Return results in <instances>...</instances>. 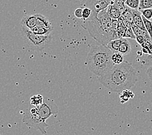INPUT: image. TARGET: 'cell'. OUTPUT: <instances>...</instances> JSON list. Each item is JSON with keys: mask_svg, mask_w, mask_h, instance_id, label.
I'll return each instance as SVG.
<instances>
[{"mask_svg": "<svg viewBox=\"0 0 152 135\" xmlns=\"http://www.w3.org/2000/svg\"><path fill=\"white\" fill-rule=\"evenodd\" d=\"M112 61L113 63L115 64H122L124 61V55L122 54L120 52H116V53H113L112 55Z\"/></svg>", "mask_w": 152, "mask_h": 135, "instance_id": "44dd1931", "label": "cell"}, {"mask_svg": "<svg viewBox=\"0 0 152 135\" xmlns=\"http://www.w3.org/2000/svg\"><path fill=\"white\" fill-rule=\"evenodd\" d=\"M122 16L123 18L129 22L131 25L133 23V12L132 9L126 7L125 10L122 12Z\"/></svg>", "mask_w": 152, "mask_h": 135, "instance_id": "ac0fdd59", "label": "cell"}, {"mask_svg": "<svg viewBox=\"0 0 152 135\" xmlns=\"http://www.w3.org/2000/svg\"><path fill=\"white\" fill-rule=\"evenodd\" d=\"M88 5L93 12L99 13L107 9L110 5L105 0H89Z\"/></svg>", "mask_w": 152, "mask_h": 135, "instance_id": "52a82bcc", "label": "cell"}, {"mask_svg": "<svg viewBox=\"0 0 152 135\" xmlns=\"http://www.w3.org/2000/svg\"><path fill=\"white\" fill-rule=\"evenodd\" d=\"M107 10L109 15L112 19L118 20L121 17V16H122V12H121L120 10L118 8H117L114 4L110 5L108 7V8L107 9Z\"/></svg>", "mask_w": 152, "mask_h": 135, "instance_id": "8fae6325", "label": "cell"}, {"mask_svg": "<svg viewBox=\"0 0 152 135\" xmlns=\"http://www.w3.org/2000/svg\"><path fill=\"white\" fill-rule=\"evenodd\" d=\"M134 94L133 92L131 91L130 89L124 90L123 91L119 93L120 103L122 104L127 102L131 99H133L134 98Z\"/></svg>", "mask_w": 152, "mask_h": 135, "instance_id": "7c38bea8", "label": "cell"}, {"mask_svg": "<svg viewBox=\"0 0 152 135\" xmlns=\"http://www.w3.org/2000/svg\"><path fill=\"white\" fill-rule=\"evenodd\" d=\"M122 42V38L120 39H116L110 40L109 42L107 44V47L110 50H111L113 53H116V52H118L119 47L120 46V44Z\"/></svg>", "mask_w": 152, "mask_h": 135, "instance_id": "5bb4252c", "label": "cell"}, {"mask_svg": "<svg viewBox=\"0 0 152 135\" xmlns=\"http://www.w3.org/2000/svg\"><path fill=\"white\" fill-rule=\"evenodd\" d=\"M83 9V7H79V8L75 9V12H74V15L76 18H83V15H82Z\"/></svg>", "mask_w": 152, "mask_h": 135, "instance_id": "83f0119b", "label": "cell"}, {"mask_svg": "<svg viewBox=\"0 0 152 135\" xmlns=\"http://www.w3.org/2000/svg\"><path fill=\"white\" fill-rule=\"evenodd\" d=\"M37 109L38 114L44 122H46V120L50 116L57 115L58 112V107L53 101L50 99L44 100L43 103L37 107Z\"/></svg>", "mask_w": 152, "mask_h": 135, "instance_id": "8992f818", "label": "cell"}, {"mask_svg": "<svg viewBox=\"0 0 152 135\" xmlns=\"http://www.w3.org/2000/svg\"><path fill=\"white\" fill-rule=\"evenodd\" d=\"M124 4L127 7L133 10H139L140 0H126Z\"/></svg>", "mask_w": 152, "mask_h": 135, "instance_id": "ffe728a7", "label": "cell"}, {"mask_svg": "<svg viewBox=\"0 0 152 135\" xmlns=\"http://www.w3.org/2000/svg\"><path fill=\"white\" fill-rule=\"evenodd\" d=\"M20 25L26 27L29 29H33L37 25V18L36 14L24 16L21 22H20Z\"/></svg>", "mask_w": 152, "mask_h": 135, "instance_id": "ba28073f", "label": "cell"}, {"mask_svg": "<svg viewBox=\"0 0 152 135\" xmlns=\"http://www.w3.org/2000/svg\"><path fill=\"white\" fill-rule=\"evenodd\" d=\"M20 31L26 44L31 49L37 51H42L50 46L53 39L51 34L39 35L26 27L20 26Z\"/></svg>", "mask_w": 152, "mask_h": 135, "instance_id": "277c9868", "label": "cell"}, {"mask_svg": "<svg viewBox=\"0 0 152 135\" xmlns=\"http://www.w3.org/2000/svg\"><path fill=\"white\" fill-rule=\"evenodd\" d=\"M133 12V23L134 25L139 27V28L146 30L145 28L143 19H142V15L141 12L139 10H133L132 9Z\"/></svg>", "mask_w": 152, "mask_h": 135, "instance_id": "9c48e42d", "label": "cell"}, {"mask_svg": "<svg viewBox=\"0 0 152 135\" xmlns=\"http://www.w3.org/2000/svg\"><path fill=\"white\" fill-rule=\"evenodd\" d=\"M146 74L150 80L152 81V66H150L148 68L146 71Z\"/></svg>", "mask_w": 152, "mask_h": 135, "instance_id": "f546056e", "label": "cell"}, {"mask_svg": "<svg viewBox=\"0 0 152 135\" xmlns=\"http://www.w3.org/2000/svg\"><path fill=\"white\" fill-rule=\"evenodd\" d=\"M37 18V25L38 26L43 27L47 29H53L52 24H51L50 20L46 16H45L41 14H36Z\"/></svg>", "mask_w": 152, "mask_h": 135, "instance_id": "30bf717a", "label": "cell"}, {"mask_svg": "<svg viewBox=\"0 0 152 135\" xmlns=\"http://www.w3.org/2000/svg\"><path fill=\"white\" fill-rule=\"evenodd\" d=\"M123 38H126V39H135L136 36L134 34L133 31L131 27L127 28L126 33L124 34Z\"/></svg>", "mask_w": 152, "mask_h": 135, "instance_id": "d4e9b609", "label": "cell"}, {"mask_svg": "<svg viewBox=\"0 0 152 135\" xmlns=\"http://www.w3.org/2000/svg\"><path fill=\"white\" fill-rule=\"evenodd\" d=\"M92 10L90 7H84L83 9V19L84 21L88 20L90 17H91L92 15Z\"/></svg>", "mask_w": 152, "mask_h": 135, "instance_id": "cb8c5ba5", "label": "cell"}, {"mask_svg": "<svg viewBox=\"0 0 152 135\" xmlns=\"http://www.w3.org/2000/svg\"><path fill=\"white\" fill-rule=\"evenodd\" d=\"M151 8H152V0H140L139 10Z\"/></svg>", "mask_w": 152, "mask_h": 135, "instance_id": "7402d4cb", "label": "cell"}, {"mask_svg": "<svg viewBox=\"0 0 152 135\" xmlns=\"http://www.w3.org/2000/svg\"><path fill=\"white\" fill-rule=\"evenodd\" d=\"M135 40H137L138 44H139L140 45L142 44L145 41L147 40L146 39V38H145V37L143 36H142V35H137V36H136Z\"/></svg>", "mask_w": 152, "mask_h": 135, "instance_id": "f1b7e54d", "label": "cell"}, {"mask_svg": "<svg viewBox=\"0 0 152 135\" xmlns=\"http://www.w3.org/2000/svg\"><path fill=\"white\" fill-rule=\"evenodd\" d=\"M34 33L37 34H39V35H49L51 34L53 31V29H47L43 27L38 26L34 27L33 29H31Z\"/></svg>", "mask_w": 152, "mask_h": 135, "instance_id": "2e32d148", "label": "cell"}, {"mask_svg": "<svg viewBox=\"0 0 152 135\" xmlns=\"http://www.w3.org/2000/svg\"><path fill=\"white\" fill-rule=\"evenodd\" d=\"M142 47V52L143 53L151 55H152V42L150 40H146L144 42L140 45Z\"/></svg>", "mask_w": 152, "mask_h": 135, "instance_id": "d6986e66", "label": "cell"}, {"mask_svg": "<svg viewBox=\"0 0 152 135\" xmlns=\"http://www.w3.org/2000/svg\"><path fill=\"white\" fill-rule=\"evenodd\" d=\"M141 12L142 15L144 18H146L148 20H151L152 18V8L151 9H146L140 10Z\"/></svg>", "mask_w": 152, "mask_h": 135, "instance_id": "484cf974", "label": "cell"}, {"mask_svg": "<svg viewBox=\"0 0 152 135\" xmlns=\"http://www.w3.org/2000/svg\"><path fill=\"white\" fill-rule=\"evenodd\" d=\"M22 122L30 128H34L44 134H47L46 129V127H48V125L46 122H44L40 118L38 114L37 107L31 105V107L26 110L23 116Z\"/></svg>", "mask_w": 152, "mask_h": 135, "instance_id": "5b68a950", "label": "cell"}, {"mask_svg": "<svg viewBox=\"0 0 152 135\" xmlns=\"http://www.w3.org/2000/svg\"><path fill=\"white\" fill-rule=\"evenodd\" d=\"M144 65L145 66H152V55H147V57L146 58H144V61L142 62Z\"/></svg>", "mask_w": 152, "mask_h": 135, "instance_id": "4316f807", "label": "cell"}, {"mask_svg": "<svg viewBox=\"0 0 152 135\" xmlns=\"http://www.w3.org/2000/svg\"><path fill=\"white\" fill-rule=\"evenodd\" d=\"M131 51V46L129 40L126 38H122V42L120 44L118 52L123 54L124 55L129 54Z\"/></svg>", "mask_w": 152, "mask_h": 135, "instance_id": "4fadbf2b", "label": "cell"}, {"mask_svg": "<svg viewBox=\"0 0 152 135\" xmlns=\"http://www.w3.org/2000/svg\"><path fill=\"white\" fill-rule=\"evenodd\" d=\"M137 80L135 70L132 64L127 61H124L120 64H115L106 74L99 77V81L103 86L118 93L124 90L132 88Z\"/></svg>", "mask_w": 152, "mask_h": 135, "instance_id": "7a4b0ae2", "label": "cell"}, {"mask_svg": "<svg viewBox=\"0 0 152 135\" xmlns=\"http://www.w3.org/2000/svg\"><path fill=\"white\" fill-rule=\"evenodd\" d=\"M131 28H132L134 34H135V36L142 35L146 38V39L147 40H150V41L152 40L151 38L150 37V34H148L146 30H144V29H142L139 28V27H137V26L134 25V23H133L132 25H131Z\"/></svg>", "mask_w": 152, "mask_h": 135, "instance_id": "9a60e30c", "label": "cell"}, {"mask_svg": "<svg viewBox=\"0 0 152 135\" xmlns=\"http://www.w3.org/2000/svg\"><path fill=\"white\" fill-rule=\"evenodd\" d=\"M113 54V52L105 45L100 43L93 45L86 60L88 69L98 77L104 75L115 66Z\"/></svg>", "mask_w": 152, "mask_h": 135, "instance_id": "3957f363", "label": "cell"}, {"mask_svg": "<svg viewBox=\"0 0 152 135\" xmlns=\"http://www.w3.org/2000/svg\"><path fill=\"white\" fill-rule=\"evenodd\" d=\"M142 19H143L145 28H146V30L147 31L148 34H150V36L152 39V22L150 20H148L146 18H144L143 16H142Z\"/></svg>", "mask_w": 152, "mask_h": 135, "instance_id": "603a6c76", "label": "cell"}, {"mask_svg": "<svg viewBox=\"0 0 152 135\" xmlns=\"http://www.w3.org/2000/svg\"><path fill=\"white\" fill-rule=\"evenodd\" d=\"M85 21L82 27L98 42L107 46L110 40L119 39L116 33L118 20L110 18L107 9L99 13L92 11L91 17Z\"/></svg>", "mask_w": 152, "mask_h": 135, "instance_id": "6da1fadb", "label": "cell"}, {"mask_svg": "<svg viewBox=\"0 0 152 135\" xmlns=\"http://www.w3.org/2000/svg\"><path fill=\"white\" fill-rule=\"evenodd\" d=\"M44 102V98L43 96L38 93V94L33 95V96L31 97L30 98V103L31 105L39 107L42 105Z\"/></svg>", "mask_w": 152, "mask_h": 135, "instance_id": "e0dca14e", "label": "cell"}]
</instances>
